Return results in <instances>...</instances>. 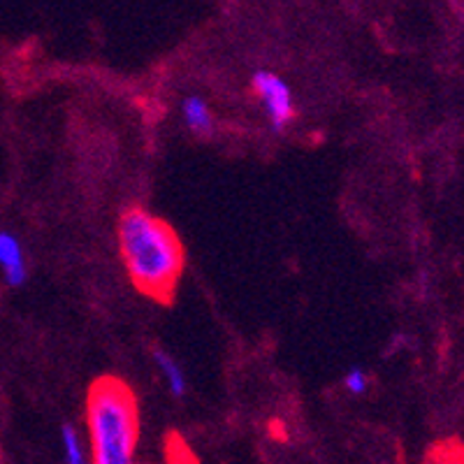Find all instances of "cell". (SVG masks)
<instances>
[{"mask_svg":"<svg viewBox=\"0 0 464 464\" xmlns=\"http://www.w3.org/2000/svg\"><path fill=\"white\" fill-rule=\"evenodd\" d=\"M182 119L193 135L207 137L214 133V114L202 96H188L182 100Z\"/></svg>","mask_w":464,"mask_h":464,"instance_id":"obj_5","label":"cell"},{"mask_svg":"<svg viewBox=\"0 0 464 464\" xmlns=\"http://www.w3.org/2000/svg\"><path fill=\"white\" fill-rule=\"evenodd\" d=\"M251 89L261 102L272 131H283L295 116V98L288 82L270 70H258L251 80Z\"/></svg>","mask_w":464,"mask_h":464,"instance_id":"obj_3","label":"cell"},{"mask_svg":"<svg viewBox=\"0 0 464 464\" xmlns=\"http://www.w3.org/2000/svg\"><path fill=\"white\" fill-rule=\"evenodd\" d=\"M0 464H3V462H0Z\"/></svg>","mask_w":464,"mask_h":464,"instance_id":"obj_9","label":"cell"},{"mask_svg":"<svg viewBox=\"0 0 464 464\" xmlns=\"http://www.w3.org/2000/svg\"><path fill=\"white\" fill-rule=\"evenodd\" d=\"M0 270H3L5 283L12 286V288L21 286L26 277H29L21 242L17 239V235H12L7 230H0Z\"/></svg>","mask_w":464,"mask_h":464,"instance_id":"obj_4","label":"cell"},{"mask_svg":"<svg viewBox=\"0 0 464 464\" xmlns=\"http://www.w3.org/2000/svg\"><path fill=\"white\" fill-rule=\"evenodd\" d=\"M125 272L140 293L170 300L184 272V246L163 219L135 207L124 211L116 228Z\"/></svg>","mask_w":464,"mask_h":464,"instance_id":"obj_1","label":"cell"},{"mask_svg":"<svg viewBox=\"0 0 464 464\" xmlns=\"http://www.w3.org/2000/svg\"><path fill=\"white\" fill-rule=\"evenodd\" d=\"M153 363H156V369L163 376L165 388L170 391V395L176 397V400H182L188 391V379L179 360L172 353L165 351V348H153Z\"/></svg>","mask_w":464,"mask_h":464,"instance_id":"obj_6","label":"cell"},{"mask_svg":"<svg viewBox=\"0 0 464 464\" xmlns=\"http://www.w3.org/2000/svg\"><path fill=\"white\" fill-rule=\"evenodd\" d=\"M61 464H91L89 446H86L84 436H82V432L74 425H63L61 427Z\"/></svg>","mask_w":464,"mask_h":464,"instance_id":"obj_7","label":"cell"},{"mask_svg":"<svg viewBox=\"0 0 464 464\" xmlns=\"http://www.w3.org/2000/svg\"><path fill=\"white\" fill-rule=\"evenodd\" d=\"M91 464H140V408L135 392L119 379H100L86 400Z\"/></svg>","mask_w":464,"mask_h":464,"instance_id":"obj_2","label":"cell"},{"mask_svg":"<svg viewBox=\"0 0 464 464\" xmlns=\"http://www.w3.org/2000/svg\"><path fill=\"white\" fill-rule=\"evenodd\" d=\"M344 388L346 392H351V395H365L369 388V376L365 369L360 367H353L344 374Z\"/></svg>","mask_w":464,"mask_h":464,"instance_id":"obj_8","label":"cell"}]
</instances>
